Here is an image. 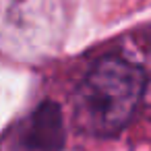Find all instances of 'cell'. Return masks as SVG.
Segmentation results:
<instances>
[{"label": "cell", "mask_w": 151, "mask_h": 151, "mask_svg": "<svg viewBox=\"0 0 151 151\" xmlns=\"http://www.w3.org/2000/svg\"><path fill=\"white\" fill-rule=\"evenodd\" d=\"M147 75L122 56L99 58L73 93V120L81 132L112 137L124 130L143 101Z\"/></svg>", "instance_id": "cell-1"}, {"label": "cell", "mask_w": 151, "mask_h": 151, "mask_svg": "<svg viewBox=\"0 0 151 151\" xmlns=\"http://www.w3.org/2000/svg\"><path fill=\"white\" fill-rule=\"evenodd\" d=\"M66 13L62 0H0V54L37 62L62 42Z\"/></svg>", "instance_id": "cell-2"}, {"label": "cell", "mask_w": 151, "mask_h": 151, "mask_svg": "<svg viewBox=\"0 0 151 151\" xmlns=\"http://www.w3.org/2000/svg\"><path fill=\"white\" fill-rule=\"evenodd\" d=\"M64 141L62 108L56 101H42L17 128L11 151H62Z\"/></svg>", "instance_id": "cell-3"}]
</instances>
